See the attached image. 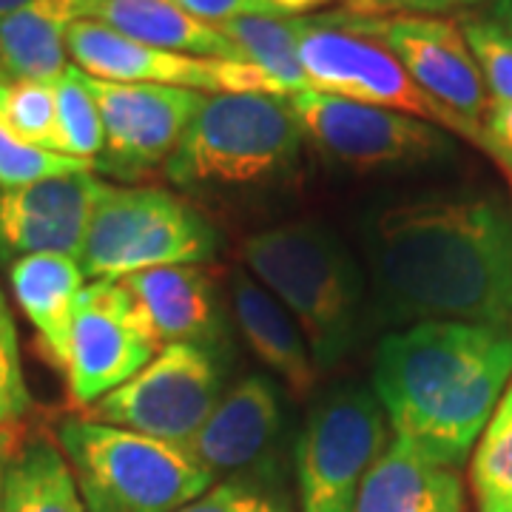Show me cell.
Returning a JSON list of instances; mask_svg holds the SVG:
<instances>
[{"instance_id":"1","label":"cell","mask_w":512,"mask_h":512,"mask_svg":"<svg viewBox=\"0 0 512 512\" xmlns=\"http://www.w3.org/2000/svg\"><path fill=\"white\" fill-rule=\"evenodd\" d=\"M362 239L379 325L512 328V217L493 197L384 202Z\"/></svg>"},{"instance_id":"2","label":"cell","mask_w":512,"mask_h":512,"mask_svg":"<svg viewBox=\"0 0 512 512\" xmlns=\"http://www.w3.org/2000/svg\"><path fill=\"white\" fill-rule=\"evenodd\" d=\"M512 379V328L424 322L387 333L373 393L396 439L444 467L464 464Z\"/></svg>"},{"instance_id":"3","label":"cell","mask_w":512,"mask_h":512,"mask_svg":"<svg viewBox=\"0 0 512 512\" xmlns=\"http://www.w3.org/2000/svg\"><path fill=\"white\" fill-rule=\"evenodd\" d=\"M242 262L291 313L316 365L348 359L362 333L365 276L342 239L319 222H285L245 239Z\"/></svg>"},{"instance_id":"4","label":"cell","mask_w":512,"mask_h":512,"mask_svg":"<svg viewBox=\"0 0 512 512\" xmlns=\"http://www.w3.org/2000/svg\"><path fill=\"white\" fill-rule=\"evenodd\" d=\"M302 143L305 128L288 97L205 94L165 174L180 188L271 183L296 165Z\"/></svg>"},{"instance_id":"5","label":"cell","mask_w":512,"mask_h":512,"mask_svg":"<svg viewBox=\"0 0 512 512\" xmlns=\"http://www.w3.org/2000/svg\"><path fill=\"white\" fill-rule=\"evenodd\" d=\"M57 444L86 512H180L214 487L183 447L103 421L69 416L57 424Z\"/></svg>"},{"instance_id":"6","label":"cell","mask_w":512,"mask_h":512,"mask_svg":"<svg viewBox=\"0 0 512 512\" xmlns=\"http://www.w3.org/2000/svg\"><path fill=\"white\" fill-rule=\"evenodd\" d=\"M214 225L165 188L106 185L94 205L80 251L83 274L126 279L154 268L200 265L214 259Z\"/></svg>"},{"instance_id":"7","label":"cell","mask_w":512,"mask_h":512,"mask_svg":"<svg viewBox=\"0 0 512 512\" xmlns=\"http://www.w3.org/2000/svg\"><path fill=\"white\" fill-rule=\"evenodd\" d=\"M293 29L299 40V60L313 92L345 97L376 109L399 111L444 128L447 134H458L487 151L484 126L470 123L458 117L456 111L441 106L436 97H430L404 72L396 57L370 37L350 32L333 23L328 15L293 18Z\"/></svg>"},{"instance_id":"8","label":"cell","mask_w":512,"mask_h":512,"mask_svg":"<svg viewBox=\"0 0 512 512\" xmlns=\"http://www.w3.org/2000/svg\"><path fill=\"white\" fill-rule=\"evenodd\" d=\"M384 450L387 421L370 387L339 384L319 396L293 453L302 512H353Z\"/></svg>"},{"instance_id":"9","label":"cell","mask_w":512,"mask_h":512,"mask_svg":"<svg viewBox=\"0 0 512 512\" xmlns=\"http://www.w3.org/2000/svg\"><path fill=\"white\" fill-rule=\"evenodd\" d=\"M288 100L319 154L348 171H407L453 154L444 128L399 111L376 109L313 89L291 94Z\"/></svg>"},{"instance_id":"10","label":"cell","mask_w":512,"mask_h":512,"mask_svg":"<svg viewBox=\"0 0 512 512\" xmlns=\"http://www.w3.org/2000/svg\"><path fill=\"white\" fill-rule=\"evenodd\" d=\"M220 399V359L194 345H168L137 376L92 404L89 419L185 447Z\"/></svg>"},{"instance_id":"11","label":"cell","mask_w":512,"mask_h":512,"mask_svg":"<svg viewBox=\"0 0 512 512\" xmlns=\"http://www.w3.org/2000/svg\"><path fill=\"white\" fill-rule=\"evenodd\" d=\"M163 350L123 282L94 279L77 296L66 382L77 407H92Z\"/></svg>"},{"instance_id":"12","label":"cell","mask_w":512,"mask_h":512,"mask_svg":"<svg viewBox=\"0 0 512 512\" xmlns=\"http://www.w3.org/2000/svg\"><path fill=\"white\" fill-rule=\"evenodd\" d=\"M328 18L384 46L430 97L456 111L458 117L481 126L490 94L461 23L424 15L370 18L353 12H333Z\"/></svg>"},{"instance_id":"13","label":"cell","mask_w":512,"mask_h":512,"mask_svg":"<svg viewBox=\"0 0 512 512\" xmlns=\"http://www.w3.org/2000/svg\"><path fill=\"white\" fill-rule=\"evenodd\" d=\"M89 86L103 117V151L94 168L120 183H134L165 168L205 100V92L151 83L89 77Z\"/></svg>"},{"instance_id":"14","label":"cell","mask_w":512,"mask_h":512,"mask_svg":"<svg viewBox=\"0 0 512 512\" xmlns=\"http://www.w3.org/2000/svg\"><path fill=\"white\" fill-rule=\"evenodd\" d=\"M66 52L80 72L106 83H151L211 94H279L274 83L248 63L163 52L100 20H77L66 35Z\"/></svg>"},{"instance_id":"15","label":"cell","mask_w":512,"mask_h":512,"mask_svg":"<svg viewBox=\"0 0 512 512\" xmlns=\"http://www.w3.org/2000/svg\"><path fill=\"white\" fill-rule=\"evenodd\" d=\"M106 183L92 171L0 188V262L60 254L80 259L94 205Z\"/></svg>"},{"instance_id":"16","label":"cell","mask_w":512,"mask_h":512,"mask_svg":"<svg viewBox=\"0 0 512 512\" xmlns=\"http://www.w3.org/2000/svg\"><path fill=\"white\" fill-rule=\"evenodd\" d=\"M285 430V407L276 384L265 376H248L237 382L211 419L185 444L188 458L208 476H245L268 467Z\"/></svg>"},{"instance_id":"17","label":"cell","mask_w":512,"mask_h":512,"mask_svg":"<svg viewBox=\"0 0 512 512\" xmlns=\"http://www.w3.org/2000/svg\"><path fill=\"white\" fill-rule=\"evenodd\" d=\"M140 305L157 342L194 345L217 359L225 356L228 333L214 279L200 265H171L120 279Z\"/></svg>"},{"instance_id":"18","label":"cell","mask_w":512,"mask_h":512,"mask_svg":"<svg viewBox=\"0 0 512 512\" xmlns=\"http://www.w3.org/2000/svg\"><path fill=\"white\" fill-rule=\"evenodd\" d=\"M353 512H464V484L456 467L393 439L367 473Z\"/></svg>"},{"instance_id":"19","label":"cell","mask_w":512,"mask_h":512,"mask_svg":"<svg viewBox=\"0 0 512 512\" xmlns=\"http://www.w3.org/2000/svg\"><path fill=\"white\" fill-rule=\"evenodd\" d=\"M231 305L239 330L265 367H271L293 393L308 396L319 382V365L313 359L305 333L285 311V305L248 274L231 276Z\"/></svg>"},{"instance_id":"20","label":"cell","mask_w":512,"mask_h":512,"mask_svg":"<svg viewBox=\"0 0 512 512\" xmlns=\"http://www.w3.org/2000/svg\"><path fill=\"white\" fill-rule=\"evenodd\" d=\"M86 18L163 52L245 63L237 46L217 26L202 23L171 0H89Z\"/></svg>"},{"instance_id":"21","label":"cell","mask_w":512,"mask_h":512,"mask_svg":"<svg viewBox=\"0 0 512 512\" xmlns=\"http://www.w3.org/2000/svg\"><path fill=\"white\" fill-rule=\"evenodd\" d=\"M83 268L72 256H23L9 265V282L20 311L32 322L49 362L66 367L72 316L83 291Z\"/></svg>"},{"instance_id":"22","label":"cell","mask_w":512,"mask_h":512,"mask_svg":"<svg viewBox=\"0 0 512 512\" xmlns=\"http://www.w3.org/2000/svg\"><path fill=\"white\" fill-rule=\"evenodd\" d=\"M89 0H32L0 23V69L15 80H57L69 66L66 35Z\"/></svg>"},{"instance_id":"23","label":"cell","mask_w":512,"mask_h":512,"mask_svg":"<svg viewBox=\"0 0 512 512\" xmlns=\"http://www.w3.org/2000/svg\"><path fill=\"white\" fill-rule=\"evenodd\" d=\"M0 512H86L72 467L46 433L20 441L3 473Z\"/></svg>"},{"instance_id":"24","label":"cell","mask_w":512,"mask_h":512,"mask_svg":"<svg viewBox=\"0 0 512 512\" xmlns=\"http://www.w3.org/2000/svg\"><path fill=\"white\" fill-rule=\"evenodd\" d=\"M239 49L242 60L265 74L282 97L311 92L299 60L293 18H239L217 26Z\"/></svg>"},{"instance_id":"25","label":"cell","mask_w":512,"mask_h":512,"mask_svg":"<svg viewBox=\"0 0 512 512\" xmlns=\"http://www.w3.org/2000/svg\"><path fill=\"white\" fill-rule=\"evenodd\" d=\"M470 481L478 512H512V379L478 439Z\"/></svg>"},{"instance_id":"26","label":"cell","mask_w":512,"mask_h":512,"mask_svg":"<svg viewBox=\"0 0 512 512\" xmlns=\"http://www.w3.org/2000/svg\"><path fill=\"white\" fill-rule=\"evenodd\" d=\"M55 100L63 154L97 163L103 151V117L89 86V74L69 63L55 80Z\"/></svg>"},{"instance_id":"27","label":"cell","mask_w":512,"mask_h":512,"mask_svg":"<svg viewBox=\"0 0 512 512\" xmlns=\"http://www.w3.org/2000/svg\"><path fill=\"white\" fill-rule=\"evenodd\" d=\"M80 171H94V163L32 146L20 140L0 117V188L43 183V180H57V177L80 174Z\"/></svg>"},{"instance_id":"28","label":"cell","mask_w":512,"mask_h":512,"mask_svg":"<svg viewBox=\"0 0 512 512\" xmlns=\"http://www.w3.org/2000/svg\"><path fill=\"white\" fill-rule=\"evenodd\" d=\"M473 49L490 100L512 103V35L490 18H467L461 23Z\"/></svg>"},{"instance_id":"29","label":"cell","mask_w":512,"mask_h":512,"mask_svg":"<svg viewBox=\"0 0 512 512\" xmlns=\"http://www.w3.org/2000/svg\"><path fill=\"white\" fill-rule=\"evenodd\" d=\"M32 407V396L20 362L18 328L9 311V302L0 291V430L15 427Z\"/></svg>"},{"instance_id":"30","label":"cell","mask_w":512,"mask_h":512,"mask_svg":"<svg viewBox=\"0 0 512 512\" xmlns=\"http://www.w3.org/2000/svg\"><path fill=\"white\" fill-rule=\"evenodd\" d=\"M180 512H291L274 495L239 484V481H222L214 484L208 493H202L197 501L185 504Z\"/></svg>"},{"instance_id":"31","label":"cell","mask_w":512,"mask_h":512,"mask_svg":"<svg viewBox=\"0 0 512 512\" xmlns=\"http://www.w3.org/2000/svg\"><path fill=\"white\" fill-rule=\"evenodd\" d=\"M484 0H348V12L353 15H370V18H387V15H424V18H441L456 9H470Z\"/></svg>"},{"instance_id":"32","label":"cell","mask_w":512,"mask_h":512,"mask_svg":"<svg viewBox=\"0 0 512 512\" xmlns=\"http://www.w3.org/2000/svg\"><path fill=\"white\" fill-rule=\"evenodd\" d=\"M171 3L211 26H222L239 18H279L268 0H171Z\"/></svg>"},{"instance_id":"33","label":"cell","mask_w":512,"mask_h":512,"mask_svg":"<svg viewBox=\"0 0 512 512\" xmlns=\"http://www.w3.org/2000/svg\"><path fill=\"white\" fill-rule=\"evenodd\" d=\"M481 126L487 134V154L493 157L512 154V103L490 100Z\"/></svg>"},{"instance_id":"34","label":"cell","mask_w":512,"mask_h":512,"mask_svg":"<svg viewBox=\"0 0 512 512\" xmlns=\"http://www.w3.org/2000/svg\"><path fill=\"white\" fill-rule=\"evenodd\" d=\"M276 9L279 18H305L308 12L319 9V6H328L333 0H268Z\"/></svg>"},{"instance_id":"35","label":"cell","mask_w":512,"mask_h":512,"mask_svg":"<svg viewBox=\"0 0 512 512\" xmlns=\"http://www.w3.org/2000/svg\"><path fill=\"white\" fill-rule=\"evenodd\" d=\"M487 18L495 20L504 32H510L512 35V0H493Z\"/></svg>"},{"instance_id":"36","label":"cell","mask_w":512,"mask_h":512,"mask_svg":"<svg viewBox=\"0 0 512 512\" xmlns=\"http://www.w3.org/2000/svg\"><path fill=\"white\" fill-rule=\"evenodd\" d=\"M15 430L9 427V430H0V493H3V473H6V464H9V458L15 453Z\"/></svg>"},{"instance_id":"37","label":"cell","mask_w":512,"mask_h":512,"mask_svg":"<svg viewBox=\"0 0 512 512\" xmlns=\"http://www.w3.org/2000/svg\"><path fill=\"white\" fill-rule=\"evenodd\" d=\"M26 3H32V0H0V23L9 18L12 12H18V9H23Z\"/></svg>"},{"instance_id":"38","label":"cell","mask_w":512,"mask_h":512,"mask_svg":"<svg viewBox=\"0 0 512 512\" xmlns=\"http://www.w3.org/2000/svg\"><path fill=\"white\" fill-rule=\"evenodd\" d=\"M495 163L501 165L504 171H510L512 174V154H501V157H495Z\"/></svg>"}]
</instances>
